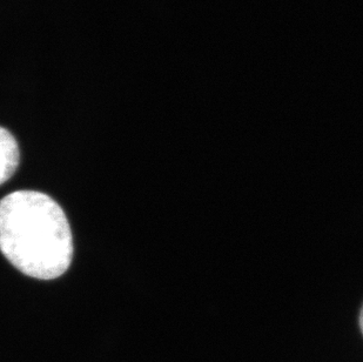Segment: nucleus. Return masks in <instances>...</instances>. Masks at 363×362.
<instances>
[{
	"instance_id": "7ed1b4c3",
	"label": "nucleus",
	"mask_w": 363,
	"mask_h": 362,
	"mask_svg": "<svg viewBox=\"0 0 363 362\" xmlns=\"http://www.w3.org/2000/svg\"><path fill=\"white\" fill-rule=\"evenodd\" d=\"M357 327H359V331H360L361 336L363 339V302L361 304L359 314H357Z\"/></svg>"
},
{
	"instance_id": "f03ea898",
	"label": "nucleus",
	"mask_w": 363,
	"mask_h": 362,
	"mask_svg": "<svg viewBox=\"0 0 363 362\" xmlns=\"http://www.w3.org/2000/svg\"><path fill=\"white\" fill-rule=\"evenodd\" d=\"M19 147L13 136L0 126V185L6 182L17 171Z\"/></svg>"
},
{
	"instance_id": "f257e3e1",
	"label": "nucleus",
	"mask_w": 363,
	"mask_h": 362,
	"mask_svg": "<svg viewBox=\"0 0 363 362\" xmlns=\"http://www.w3.org/2000/svg\"><path fill=\"white\" fill-rule=\"evenodd\" d=\"M0 251L28 277H62L72 263L73 236L58 202L35 191L13 192L1 199Z\"/></svg>"
}]
</instances>
